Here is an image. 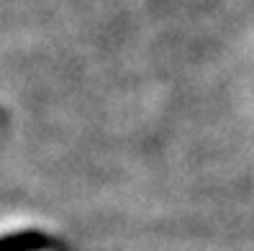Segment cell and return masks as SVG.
Here are the masks:
<instances>
[{
    "mask_svg": "<svg viewBox=\"0 0 254 251\" xmlns=\"http://www.w3.org/2000/svg\"><path fill=\"white\" fill-rule=\"evenodd\" d=\"M52 246L49 236L36 228L13 231L0 236V251H47Z\"/></svg>",
    "mask_w": 254,
    "mask_h": 251,
    "instance_id": "cell-1",
    "label": "cell"
}]
</instances>
